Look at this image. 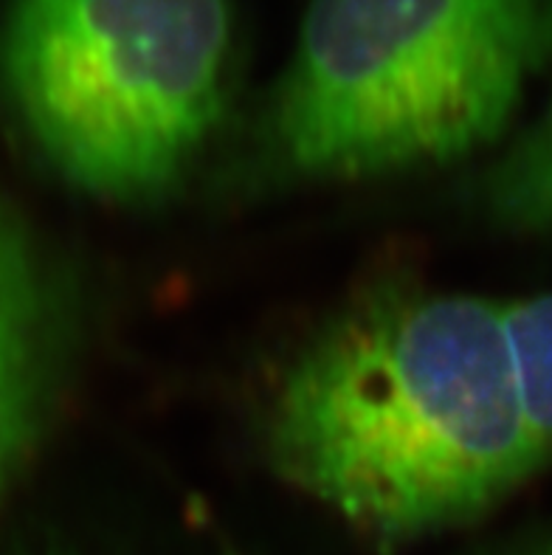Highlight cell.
<instances>
[{
    "label": "cell",
    "instance_id": "cell-3",
    "mask_svg": "<svg viewBox=\"0 0 552 555\" xmlns=\"http://www.w3.org/2000/svg\"><path fill=\"white\" fill-rule=\"evenodd\" d=\"M229 0H9L0 79L70 190L162 204L209 147L229 96Z\"/></svg>",
    "mask_w": 552,
    "mask_h": 555
},
{
    "label": "cell",
    "instance_id": "cell-5",
    "mask_svg": "<svg viewBox=\"0 0 552 555\" xmlns=\"http://www.w3.org/2000/svg\"><path fill=\"white\" fill-rule=\"evenodd\" d=\"M476 192L483 215L497 229L516 237H552V96L499 150Z\"/></svg>",
    "mask_w": 552,
    "mask_h": 555
},
{
    "label": "cell",
    "instance_id": "cell-6",
    "mask_svg": "<svg viewBox=\"0 0 552 555\" xmlns=\"http://www.w3.org/2000/svg\"><path fill=\"white\" fill-rule=\"evenodd\" d=\"M502 305L513 378L541 465H552V291Z\"/></svg>",
    "mask_w": 552,
    "mask_h": 555
},
{
    "label": "cell",
    "instance_id": "cell-1",
    "mask_svg": "<svg viewBox=\"0 0 552 555\" xmlns=\"http://www.w3.org/2000/svg\"><path fill=\"white\" fill-rule=\"evenodd\" d=\"M262 449L282 482L381 550L488 519L544 472L502 305L375 280L301 338L277 375Z\"/></svg>",
    "mask_w": 552,
    "mask_h": 555
},
{
    "label": "cell",
    "instance_id": "cell-7",
    "mask_svg": "<svg viewBox=\"0 0 552 555\" xmlns=\"http://www.w3.org/2000/svg\"><path fill=\"white\" fill-rule=\"evenodd\" d=\"M476 555H552V519L508 535L502 542L483 547Z\"/></svg>",
    "mask_w": 552,
    "mask_h": 555
},
{
    "label": "cell",
    "instance_id": "cell-8",
    "mask_svg": "<svg viewBox=\"0 0 552 555\" xmlns=\"http://www.w3.org/2000/svg\"><path fill=\"white\" fill-rule=\"evenodd\" d=\"M17 555H63V553H17Z\"/></svg>",
    "mask_w": 552,
    "mask_h": 555
},
{
    "label": "cell",
    "instance_id": "cell-2",
    "mask_svg": "<svg viewBox=\"0 0 552 555\" xmlns=\"http://www.w3.org/2000/svg\"><path fill=\"white\" fill-rule=\"evenodd\" d=\"M550 68L552 0H308L257 155L305 183L446 167L511 133Z\"/></svg>",
    "mask_w": 552,
    "mask_h": 555
},
{
    "label": "cell",
    "instance_id": "cell-4",
    "mask_svg": "<svg viewBox=\"0 0 552 555\" xmlns=\"http://www.w3.org/2000/svg\"><path fill=\"white\" fill-rule=\"evenodd\" d=\"M82 336L77 276L0 190V505L60 415Z\"/></svg>",
    "mask_w": 552,
    "mask_h": 555
}]
</instances>
